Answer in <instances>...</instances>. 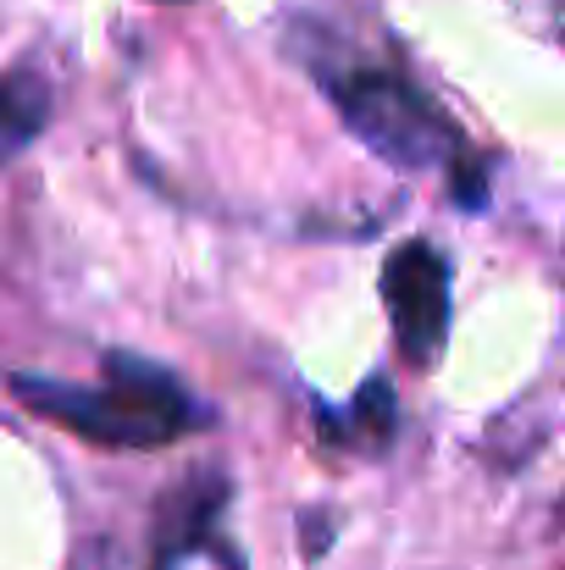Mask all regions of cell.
<instances>
[{
    "instance_id": "1",
    "label": "cell",
    "mask_w": 565,
    "mask_h": 570,
    "mask_svg": "<svg viewBox=\"0 0 565 570\" xmlns=\"http://www.w3.org/2000/svg\"><path fill=\"white\" fill-rule=\"evenodd\" d=\"M17 399L39 415H50L56 426L106 443V449H162L194 432L199 410L188 404V393L167 377L162 366H145L134 355H106V377L95 387H72V382L50 377H11Z\"/></svg>"
},
{
    "instance_id": "2",
    "label": "cell",
    "mask_w": 565,
    "mask_h": 570,
    "mask_svg": "<svg viewBox=\"0 0 565 570\" xmlns=\"http://www.w3.org/2000/svg\"><path fill=\"white\" fill-rule=\"evenodd\" d=\"M316 78L328 89V100L339 106V117L350 122V134L377 150L382 161L421 173V167H455V189L477 210L483 184H471V161H460V139L455 128L438 117V106L393 67L377 61H316Z\"/></svg>"
},
{
    "instance_id": "3",
    "label": "cell",
    "mask_w": 565,
    "mask_h": 570,
    "mask_svg": "<svg viewBox=\"0 0 565 570\" xmlns=\"http://www.w3.org/2000/svg\"><path fill=\"white\" fill-rule=\"evenodd\" d=\"M382 299H388L405 361L432 366L449 333V261L438 255V244L427 238L399 244L382 266Z\"/></svg>"
},
{
    "instance_id": "4",
    "label": "cell",
    "mask_w": 565,
    "mask_h": 570,
    "mask_svg": "<svg viewBox=\"0 0 565 570\" xmlns=\"http://www.w3.org/2000/svg\"><path fill=\"white\" fill-rule=\"evenodd\" d=\"M222 510H227V482H222V476H194L173 499H162L156 570H173L184 554H199V549H222V554L233 560V549L216 538V532H222Z\"/></svg>"
},
{
    "instance_id": "5",
    "label": "cell",
    "mask_w": 565,
    "mask_h": 570,
    "mask_svg": "<svg viewBox=\"0 0 565 570\" xmlns=\"http://www.w3.org/2000/svg\"><path fill=\"white\" fill-rule=\"evenodd\" d=\"M50 122V78L39 67H17L0 78V167L17 161Z\"/></svg>"
},
{
    "instance_id": "6",
    "label": "cell",
    "mask_w": 565,
    "mask_h": 570,
    "mask_svg": "<svg viewBox=\"0 0 565 570\" xmlns=\"http://www.w3.org/2000/svg\"><path fill=\"white\" fill-rule=\"evenodd\" d=\"M350 443H361V449H382L388 438H393V393H388V382L372 377L367 387H361V399L350 404Z\"/></svg>"
},
{
    "instance_id": "7",
    "label": "cell",
    "mask_w": 565,
    "mask_h": 570,
    "mask_svg": "<svg viewBox=\"0 0 565 570\" xmlns=\"http://www.w3.org/2000/svg\"><path fill=\"white\" fill-rule=\"evenodd\" d=\"M561 33H565V0H561Z\"/></svg>"
},
{
    "instance_id": "8",
    "label": "cell",
    "mask_w": 565,
    "mask_h": 570,
    "mask_svg": "<svg viewBox=\"0 0 565 570\" xmlns=\"http://www.w3.org/2000/svg\"><path fill=\"white\" fill-rule=\"evenodd\" d=\"M173 6H178V0H173Z\"/></svg>"
}]
</instances>
